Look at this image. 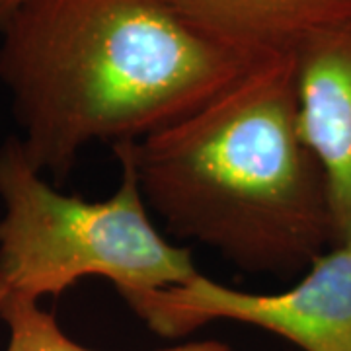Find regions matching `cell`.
<instances>
[{"label":"cell","mask_w":351,"mask_h":351,"mask_svg":"<svg viewBox=\"0 0 351 351\" xmlns=\"http://www.w3.org/2000/svg\"><path fill=\"white\" fill-rule=\"evenodd\" d=\"M138 318L160 338H184L215 320L265 330L302 351H351V246L318 256L279 293H250L197 274L152 295Z\"/></svg>","instance_id":"cell-4"},{"label":"cell","mask_w":351,"mask_h":351,"mask_svg":"<svg viewBox=\"0 0 351 351\" xmlns=\"http://www.w3.org/2000/svg\"><path fill=\"white\" fill-rule=\"evenodd\" d=\"M299 129L324 172L336 246H351V22L295 53Z\"/></svg>","instance_id":"cell-5"},{"label":"cell","mask_w":351,"mask_h":351,"mask_svg":"<svg viewBox=\"0 0 351 351\" xmlns=\"http://www.w3.org/2000/svg\"><path fill=\"white\" fill-rule=\"evenodd\" d=\"M207 38L252 59L295 55L351 22V0H170Z\"/></svg>","instance_id":"cell-6"},{"label":"cell","mask_w":351,"mask_h":351,"mask_svg":"<svg viewBox=\"0 0 351 351\" xmlns=\"http://www.w3.org/2000/svg\"><path fill=\"white\" fill-rule=\"evenodd\" d=\"M119 184L86 201L49 186L20 138L0 147V283L32 301L59 297L84 277H104L135 314L152 295L201 274L189 248L152 223L125 143L113 145Z\"/></svg>","instance_id":"cell-3"},{"label":"cell","mask_w":351,"mask_h":351,"mask_svg":"<svg viewBox=\"0 0 351 351\" xmlns=\"http://www.w3.org/2000/svg\"><path fill=\"white\" fill-rule=\"evenodd\" d=\"M0 318L8 328V343L4 351H96L66 336L57 318L20 295L8 293L0 306ZM156 351H230L225 341L203 339Z\"/></svg>","instance_id":"cell-7"},{"label":"cell","mask_w":351,"mask_h":351,"mask_svg":"<svg viewBox=\"0 0 351 351\" xmlns=\"http://www.w3.org/2000/svg\"><path fill=\"white\" fill-rule=\"evenodd\" d=\"M22 2H24V0H0V25L10 18V14H12Z\"/></svg>","instance_id":"cell-8"},{"label":"cell","mask_w":351,"mask_h":351,"mask_svg":"<svg viewBox=\"0 0 351 351\" xmlns=\"http://www.w3.org/2000/svg\"><path fill=\"white\" fill-rule=\"evenodd\" d=\"M263 61L170 0H24L0 25V82L29 164L63 184L94 143L174 125Z\"/></svg>","instance_id":"cell-1"},{"label":"cell","mask_w":351,"mask_h":351,"mask_svg":"<svg viewBox=\"0 0 351 351\" xmlns=\"http://www.w3.org/2000/svg\"><path fill=\"white\" fill-rule=\"evenodd\" d=\"M125 145L164 230L242 274L299 276L336 246L326 178L299 129L295 55L263 59L199 110Z\"/></svg>","instance_id":"cell-2"},{"label":"cell","mask_w":351,"mask_h":351,"mask_svg":"<svg viewBox=\"0 0 351 351\" xmlns=\"http://www.w3.org/2000/svg\"><path fill=\"white\" fill-rule=\"evenodd\" d=\"M6 295H8V289L0 283V306H2V301H4V297H6Z\"/></svg>","instance_id":"cell-9"}]
</instances>
